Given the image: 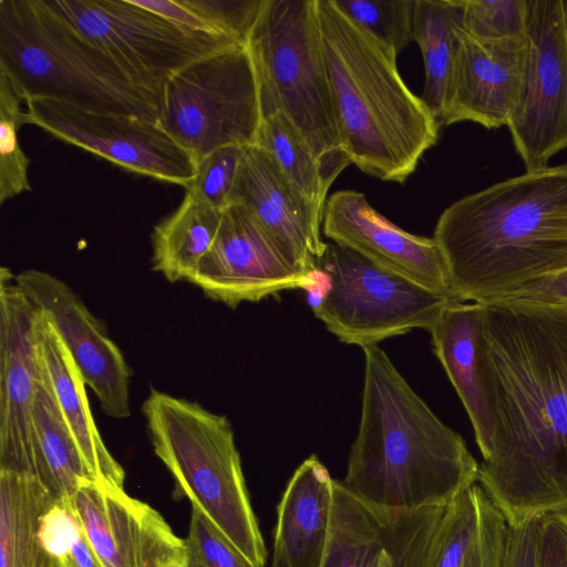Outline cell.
<instances>
[{
    "label": "cell",
    "mask_w": 567,
    "mask_h": 567,
    "mask_svg": "<svg viewBox=\"0 0 567 567\" xmlns=\"http://www.w3.org/2000/svg\"><path fill=\"white\" fill-rule=\"evenodd\" d=\"M223 212L185 190L179 206L154 226L153 269L171 282L189 280L210 249Z\"/></svg>",
    "instance_id": "obj_28"
},
{
    "label": "cell",
    "mask_w": 567,
    "mask_h": 567,
    "mask_svg": "<svg viewBox=\"0 0 567 567\" xmlns=\"http://www.w3.org/2000/svg\"><path fill=\"white\" fill-rule=\"evenodd\" d=\"M527 70L507 127L526 171L549 166L567 148V45L563 0H529Z\"/></svg>",
    "instance_id": "obj_12"
},
{
    "label": "cell",
    "mask_w": 567,
    "mask_h": 567,
    "mask_svg": "<svg viewBox=\"0 0 567 567\" xmlns=\"http://www.w3.org/2000/svg\"><path fill=\"white\" fill-rule=\"evenodd\" d=\"M295 190L323 218L327 183L322 166L301 133L282 113L262 117L256 143Z\"/></svg>",
    "instance_id": "obj_29"
},
{
    "label": "cell",
    "mask_w": 567,
    "mask_h": 567,
    "mask_svg": "<svg viewBox=\"0 0 567 567\" xmlns=\"http://www.w3.org/2000/svg\"><path fill=\"white\" fill-rule=\"evenodd\" d=\"M72 505L102 567H186L185 539L124 488L82 484Z\"/></svg>",
    "instance_id": "obj_17"
},
{
    "label": "cell",
    "mask_w": 567,
    "mask_h": 567,
    "mask_svg": "<svg viewBox=\"0 0 567 567\" xmlns=\"http://www.w3.org/2000/svg\"><path fill=\"white\" fill-rule=\"evenodd\" d=\"M539 516L509 524L508 550L504 567H536V537Z\"/></svg>",
    "instance_id": "obj_39"
},
{
    "label": "cell",
    "mask_w": 567,
    "mask_h": 567,
    "mask_svg": "<svg viewBox=\"0 0 567 567\" xmlns=\"http://www.w3.org/2000/svg\"><path fill=\"white\" fill-rule=\"evenodd\" d=\"M563 28H564L565 42L567 45V0H563Z\"/></svg>",
    "instance_id": "obj_40"
},
{
    "label": "cell",
    "mask_w": 567,
    "mask_h": 567,
    "mask_svg": "<svg viewBox=\"0 0 567 567\" xmlns=\"http://www.w3.org/2000/svg\"><path fill=\"white\" fill-rule=\"evenodd\" d=\"M34 329L43 367L89 471L97 484L124 488L125 472L102 440L82 373L51 322L38 308Z\"/></svg>",
    "instance_id": "obj_24"
},
{
    "label": "cell",
    "mask_w": 567,
    "mask_h": 567,
    "mask_svg": "<svg viewBox=\"0 0 567 567\" xmlns=\"http://www.w3.org/2000/svg\"><path fill=\"white\" fill-rule=\"evenodd\" d=\"M450 298L488 303L567 269V163L493 184L446 207L434 229Z\"/></svg>",
    "instance_id": "obj_2"
},
{
    "label": "cell",
    "mask_w": 567,
    "mask_h": 567,
    "mask_svg": "<svg viewBox=\"0 0 567 567\" xmlns=\"http://www.w3.org/2000/svg\"><path fill=\"white\" fill-rule=\"evenodd\" d=\"M319 270V269H318ZM322 274L295 268L241 204L221 215L217 236L188 281L230 308L256 302L284 290H318Z\"/></svg>",
    "instance_id": "obj_13"
},
{
    "label": "cell",
    "mask_w": 567,
    "mask_h": 567,
    "mask_svg": "<svg viewBox=\"0 0 567 567\" xmlns=\"http://www.w3.org/2000/svg\"><path fill=\"white\" fill-rule=\"evenodd\" d=\"M246 147L229 145L215 150L197 165L194 178L185 189L213 208L224 212L233 204V195Z\"/></svg>",
    "instance_id": "obj_33"
},
{
    "label": "cell",
    "mask_w": 567,
    "mask_h": 567,
    "mask_svg": "<svg viewBox=\"0 0 567 567\" xmlns=\"http://www.w3.org/2000/svg\"><path fill=\"white\" fill-rule=\"evenodd\" d=\"M341 12L399 54L413 40L415 0H333Z\"/></svg>",
    "instance_id": "obj_31"
},
{
    "label": "cell",
    "mask_w": 567,
    "mask_h": 567,
    "mask_svg": "<svg viewBox=\"0 0 567 567\" xmlns=\"http://www.w3.org/2000/svg\"><path fill=\"white\" fill-rule=\"evenodd\" d=\"M339 131L351 164L403 184L441 125L404 83L398 54L355 25L333 0H316Z\"/></svg>",
    "instance_id": "obj_4"
},
{
    "label": "cell",
    "mask_w": 567,
    "mask_h": 567,
    "mask_svg": "<svg viewBox=\"0 0 567 567\" xmlns=\"http://www.w3.org/2000/svg\"><path fill=\"white\" fill-rule=\"evenodd\" d=\"M25 124L151 178L186 187L194 178L192 157L157 123L132 115L87 112L51 101H25Z\"/></svg>",
    "instance_id": "obj_11"
},
{
    "label": "cell",
    "mask_w": 567,
    "mask_h": 567,
    "mask_svg": "<svg viewBox=\"0 0 567 567\" xmlns=\"http://www.w3.org/2000/svg\"><path fill=\"white\" fill-rule=\"evenodd\" d=\"M509 524L477 483L445 506L426 567H504Z\"/></svg>",
    "instance_id": "obj_23"
},
{
    "label": "cell",
    "mask_w": 567,
    "mask_h": 567,
    "mask_svg": "<svg viewBox=\"0 0 567 567\" xmlns=\"http://www.w3.org/2000/svg\"><path fill=\"white\" fill-rule=\"evenodd\" d=\"M134 4L144 8L169 23L188 32L197 34L216 35L212 27L186 2V0H131ZM228 39V38H227ZM233 41V40H231Z\"/></svg>",
    "instance_id": "obj_37"
},
{
    "label": "cell",
    "mask_w": 567,
    "mask_h": 567,
    "mask_svg": "<svg viewBox=\"0 0 567 567\" xmlns=\"http://www.w3.org/2000/svg\"><path fill=\"white\" fill-rule=\"evenodd\" d=\"M48 10L159 100L174 73L212 53L240 45L185 31L131 0H42Z\"/></svg>",
    "instance_id": "obj_10"
},
{
    "label": "cell",
    "mask_w": 567,
    "mask_h": 567,
    "mask_svg": "<svg viewBox=\"0 0 567 567\" xmlns=\"http://www.w3.org/2000/svg\"><path fill=\"white\" fill-rule=\"evenodd\" d=\"M463 29L481 40L526 34L529 0H462Z\"/></svg>",
    "instance_id": "obj_32"
},
{
    "label": "cell",
    "mask_w": 567,
    "mask_h": 567,
    "mask_svg": "<svg viewBox=\"0 0 567 567\" xmlns=\"http://www.w3.org/2000/svg\"><path fill=\"white\" fill-rule=\"evenodd\" d=\"M246 47L261 116L282 112L318 157L331 186L351 161L341 142L316 0H265Z\"/></svg>",
    "instance_id": "obj_7"
},
{
    "label": "cell",
    "mask_w": 567,
    "mask_h": 567,
    "mask_svg": "<svg viewBox=\"0 0 567 567\" xmlns=\"http://www.w3.org/2000/svg\"><path fill=\"white\" fill-rule=\"evenodd\" d=\"M334 482L316 455L295 471L277 506L271 567H321L330 537Z\"/></svg>",
    "instance_id": "obj_22"
},
{
    "label": "cell",
    "mask_w": 567,
    "mask_h": 567,
    "mask_svg": "<svg viewBox=\"0 0 567 567\" xmlns=\"http://www.w3.org/2000/svg\"><path fill=\"white\" fill-rule=\"evenodd\" d=\"M462 0H415L413 40L425 71L421 99L440 125L444 118L463 27Z\"/></svg>",
    "instance_id": "obj_27"
},
{
    "label": "cell",
    "mask_w": 567,
    "mask_h": 567,
    "mask_svg": "<svg viewBox=\"0 0 567 567\" xmlns=\"http://www.w3.org/2000/svg\"><path fill=\"white\" fill-rule=\"evenodd\" d=\"M322 235L432 291L450 297L447 265L435 239L398 227L375 210L360 192L338 190L327 199Z\"/></svg>",
    "instance_id": "obj_18"
},
{
    "label": "cell",
    "mask_w": 567,
    "mask_h": 567,
    "mask_svg": "<svg viewBox=\"0 0 567 567\" xmlns=\"http://www.w3.org/2000/svg\"><path fill=\"white\" fill-rule=\"evenodd\" d=\"M429 331L434 353L468 415L484 458L492 446L495 419L487 384L483 305L451 300Z\"/></svg>",
    "instance_id": "obj_21"
},
{
    "label": "cell",
    "mask_w": 567,
    "mask_h": 567,
    "mask_svg": "<svg viewBox=\"0 0 567 567\" xmlns=\"http://www.w3.org/2000/svg\"><path fill=\"white\" fill-rule=\"evenodd\" d=\"M445 507H373L334 482L330 537L321 567H426Z\"/></svg>",
    "instance_id": "obj_15"
},
{
    "label": "cell",
    "mask_w": 567,
    "mask_h": 567,
    "mask_svg": "<svg viewBox=\"0 0 567 567\" xmlns=\"http://www.w3.org/2000/svg\"><path fill=\"white\" fill-rule=\"evenodd\" d=\"M33 478L55 499H72L82 484L95 482L62 414L43 363L33 409Z\"/></svg>",
    "instance_id": "obj_26"
},
{
    "label": "cell",
    "mask_w": 567,
    "mask_h": 567,
    "mask_svg": "<svg viewBox=\"0 0 567 567\" xmlns=\"http://www.w3.org/2000/svg\"><path fill=\"white\" fill-rule=\"evenodd\" d=\"M158 126L195 166L217 148L256 143L262 120L256 72L246 45L204 56L165 81Z\"/></svg>",
    "instance_id": "obj_9"
},
{
    "label": "cell",
    "mask_w": 567,
    "mask_h": 567,
    "mask_svg": "<svg viewBox=\"0 0 567 567\" xmlns=\"http://www.w3.org/2000/svg\"><path fill=\"white\" fill-rule=\"evenodd\" d=\"M142 412L174 499H188L254 567H265L267 548L228 419L153 388Z\"/></svg>",
    "instance_id": "obj_6"
},
{
    "label": "cell",
    "mask_w": 567,
    "mask_h": 567,
    "mask_svg": "<svg viewBox=\"0 0 567 567\" xmlns=\"http://www.w3.org/2000/svg\"><path fill=\"white\" fill-rule=\"evenodd\" d=\"M298 270L316 275L327 243L322 217L295 190L272 158L257 145L245 148L233 195ZM231 204V205H233Z\"/></svg>",
    "instance_id": "obj_20"
},
{
    "label": "cell",
    "mask_w": 567,
    "mask_h": 567,
    "mask_svg": "<svg viewBox=\"0 0 567 567\" xmlns=\"http://www.w3.org/2000/svg\"><path fill=\"white\" fill-rule=\"evenodd\" d=\"M0 71L24 101L51 100L158 124V97L130 81L42 0H0Z\"/></svg>",
    "instance_id": "obj_5"
},
{
    "label": "cell",
    "mask_w": 567,
    "mask_h": 567,
    "mask_svg": "<svg viewBox=\"0 0 567 567\" xmlns=\"http://www.w3.org/2000/svg\"><path fill=\"white\" fill-rule=\"evenodd\" d=\"M482 305L495 427L477 482L508 524L567 511V307Z\"/></svg>",
    "instance_id": "obj_1"
},
{
    "label": "cell",
    "mask_w": 567,
    "mask_h": 567,
    "mask_svg": "<svg viewBox=\"0 0 567 567\" xmlns=\"http://www.w3.org/2000/svg\"><path fill=\"white\" fill-rule=\"evenodd\" d=\"M22 97L0 71V204L30 192L29 158L19 143V128L25 124Z\"/></svg>",
    "instance_id": "obj_30"
},
{
    "label": "cell",
    "mask_w": 567,
    "mask_h": 567,
    "mask_svg": "<svg viewBox=\"0 0 567 567\" xmlns=\"http://www.w3.org/2000/svg\"><path fill=\"white\" fill-rule=\"evenodd\" d=\"M54 501L32 476L0 471V567H65L40 532Z\"/></svg>",
    "instance_id": "obj_25"
},
{
    "label": "cell",
    "mask_w": 567,
    "mask_h": 567,
    "mask_svg": "<svg viewBox=\"0 0 567 567\" xmlns=\"http://www.w3.org/2000/svg\"><path fill=\"white\" fill-rule=\"evenodd\" d=\"M503 300L567 307V269L529 282Z\"/></svg>",
    "instance_id": "obj_38"
},
{
    "label": "cell",
    "mask_w": 567,
    "mask_h": 567,
    "mask_svg": "<svg viewBox=\"0 0 567 567\" xmlns=\"http://www.w3.org/2000/svg\"><path fill=\"white\" fill-rule=\"evenodd\" d=\"M186 567H254L197 508L192 507Z\"/></svg>",
    "instance_id": "obj_34"
},
{
    "label": "cell",
    "mask_w": 567,
    "mask_h": 567,
    "mask_svg": "<svg viewBox=\"0 0 567 567\" xmlns=\"http://www.w3.org/2000/svg\"><path fill=\"white\" fill-rule=\"evenodd\" d=\"M363 353L360 425L342 486L382 509L445 507L478 481L480 464L381 348Z\"/></svg>",
    "instance_id": "obj_3"
},
{
    "label": "cell",
    "mask_w": 567,
    "mask_h": 567,
    "mask_svg": "<svg viewBox=\"0 0 567 567\" xmlns=\"http://www.w3.org/2000/svg\"><path fill=\"white\" fill-rule=\"evenodd\" d=\"M35 306L0 270V471L33 477V409L42 373Z\"/></svg>",
    "instance_id": "obj_14"
},
{
    "label": "cell",
    "mask_w": 567,
    "mask_h": 567,
    "mask_svg": "<svg viewBox=\"0 0 567 567\" xmlns=\"http://www.w3.org/2000/svg\"><path fill=\"white\" fill-rule=\"evenodd\" d=\"M315 316L341 342L362 349L413 329L430 330L450 297L392 271L334 241L317 261Z\"/></svg>",
    "instance_id": "obj_8"
},
{
    "label": "cell",
    "mask_w": 567,
    "mask_h": 567,
    "mask_svg": "<svg viewBox=\"0 0 567 567\" xmlns=\"http://www.w3.org/2000/svg\"><path fill=\"white\" fill-rule=\"evenodd\" d=\"M14 280L51 322L103 412L114 419L130 416L131 370L104 324L64 281L49 272L25 269Z\"/></svg>",
    "instance_id": "obj_16"
},
{
    "label": "cell",
    "mask_w": 567,
    "mask_h": 567,
    "mask_svg": "<svg viewBox=\"0 0 567 567\" xmlns=\"http://www.w3.org/2000/svg\"><path fill=\"white\" fill-rule=\"evenodd\" d=\"M526 34L481 40L458 31V51L442 125L474 122L485 128L507 126L524 91Z\"/></svg>",
    "instance_id": "obj_19"
},
{
    "label": "cell",
    "mask_w": 567,
    "mask_h": 567,
    "mask_svg": "<svg viewBox=\"0 0 567 567\" xmlns=\"http://www.w3.org/2000/svg\"><path fill=\"white\" fill-rule=\"evenodd\" d=\"M219 35L247 45L265 0H186Z\"/></svg>",
    "instance_id": "obj_35"
},
{
    "label": "cell",
    "mask_w": 567,
    "mask_h": 567,
    "mask_svg": "<svg viewBox=\"0 0 567 567\" xmlns=\"http://www.w3.org/2000/svg\"><path fill=\"white\" fill-rule=\"evenodd\" d=\"M536 567H567V511L539 516Z\"/></svg>",
    "instance_id": "obj_36"
}]
</instances>
